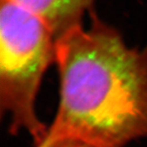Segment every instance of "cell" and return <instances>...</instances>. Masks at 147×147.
<instances>
[{"label": "cell", "instance_id": "cell-3", "mask_svg": "<svg viewBox=\"0 0 147 147\" xmlns=\"http://www.w3.org/2000/svg\"><path fill=\"white\" fill-rule=\"evenodd\" d=\"M40 16L56 38L81 24V18L92 0H12Z\"/></svg>", "mask_w": 147, "mask_h": 147}, {"label": "cell", "instance_id": "cell-4", "mask_svg": "<svg viewBox=\"0 0 147 147\" xmlns=\"http://www.w3.org/2000/svg\"><path fill=\"white\" fill-rule=\"evenodd\" d=\"M36 147H102L86 138L69 133L47 131L44 140Z\"/></svg>", "mask_w": 147, "mask_h": 147}, {"label": "cell", "instance_id": "cell-1", "mask_svg": "<svg viewBox=\"0 0 147 147\" xmlns=\"http://www.w3.org/2000/svg\"><path fill=\"white\" fill-rule=\"evenodd\" d=\"M60 101L51 133L102 147L147 136V50L129 47L100 22L77 25L56 40Z\"/></svg>", "mask_w": 147, "mask_h": 147}, {"label": "cell", "instance_id": "cell-2", "mask_svg": "<svg viewBox=\"0 0 147 147\" xmlns=\"http://www.w3.org/2000/svg\"><path fill=\"white\" fill-rule=\"evenodd\" d=\"M52 29L40 16L12 0H1L0 108L12 133L26 131L38 146L48 128L37 116L42 77L56 58Z\"/></svg>", "mask_w": 147, "mask_h": 147}]
</instances>
